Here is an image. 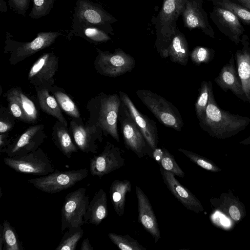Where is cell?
<instances>
[{
	"label": "cell",
	"mask_w": 250,
	"mask_h": 250,
	"mask_svg": "<svg viewBox=\"0 0 250 250\" xmlns=\"http://www.w3.org/2000/svg\"><path fill=\"white\" fill-rule=\"evenodd\" d=\"M208 83V102L204 118L199 121L201 128L210 136L224 139L236 135L250 124V118L233 114L217 104L212 82Z\"/></svg>",
	"instance_id": "6da1fadb"
},
{
	"label": "cell",
	"mask_w": 250,
	"mask_h": 250,
	"mask_svg": "<svg viewBox=\"0 0 250 250\" xmlns=\"http://www.w3.org/2000/svg\"><path fill=\"white\" fill-rule=\"evenodd\" d=\"M183 0H164L161 9L153 20L156 33L155 46L162 58H167V49L177 28L176 23L181 15Z\"/></svg>",
	"instance_id": "7a4b0ae2"
},
{
	"label": "cell",
	"mask_w": 250,
	"mask_h": 250,
	"mask_svg": "<svg viewBox=\"0 0 250 250\" xmlns=\"http://www.w3.org/2000/svg\"><path fill=\"white\" fill-rule=\"evenodd\" d=\"M117 21L101 4L89 0H77L74 10L72 28L92 26L113 35L111 24Z\"/></svg>",
	"instance_id": "3957f363"
},
{
	"label": "cell",
	"mask_w": 250,
	"mask_h": 250,
	"mask_svg": "<svg viewBox=\"0 0 250 250\" xmlns=\"http://www.w3.org/2000/svg\"><path fill=\"white\" fill-rule=\"evenodd\" d=\"M136 94L161 124L176 131L181 130L183 119L178 108L171 103L148 90L138 89Z\"/></svg>",
	"instance_id": "277c9868"
},
{
	"label": "cell",
	"mask_w": 250,
	"mask_h": 250,
	"mask_svg": "<svg viewBox=\"0 0 250 250\" xmlns=\"http://www.w3.org/2000/svg\"><path fill=\"white\" fill-rule=\"evenodd\" d=\"M86 189L80 188L68 193L61 209V231L71 228L81 227L89 204Z\"/></svg>",
	"instance_id": "5b68a950"
},
{
	"label": "cell",
	"mask_w": 250,
	"mask_h": 250,
	"mask_svg": "<svg viewBox=\"0 0 250 250\" xmlns=\"http://www.w3.org/2000/svg\"><path fill=\"white\" fill-rule=\"evenodd\" d=\"M88 173L86 168L67 171L56 169L46 175L29 179L27 182L44 192L55 193L72 187L86 177Z\"/></svg>",
	"instance_id": "8992f818"
},
{
	"label": "cell",
	"mask_w": 250,
	"mask_h": 250,
	"mask_svg": "<svg viewBox=\"0 0 250 250\" xmlns=\"http://www.w3.org/2000/svg\"><path fill=\"white\" fill-rule=\"evenodd\" d=\"M4 164L17 172L44 176L56 170L50 159L40 148L29 153L3 159Z\"/></svg>",
	"instance_id": "52a82bcc"
},
{
	"label": "cell",
	"mask_w": 250,
	"mask_h": 250,
	"mask_svg": "<svg viewBox=\"0 0 250 250\" xmlns=\"http://www.w3.org/2000/svg\"><path fill=\"white\" fill-rule=\"evenodd\" d=\"M62 35L59 31H42L38 32L36 37L32 41L21 42L13 40L12 36L7 32L5 49L12 52V61L17 62L49 47Z\"/></svg>",
	"instance_id": "ba28073f"
},
{
	"label": "cell",
	"mask_w": 250,
	"mask_h": 250,
	"mask_svg": "<svg viewBox=\"0 0 250 250\" xmlns=\"http://www.w3.org/2000/svg\"><path fill=\"white\" fill-rule=\"evenodd\" d=\"M98 55L96 59V67L98 72L104 76L115 78L131 72L135 66L136 62L130 55L121 49L115 50L113 53L97 49Z\"/></svg>",
	"instance_id": "9c48e42d"
},
{
	"label": "cell",
	"mask_w": 250,
	"mask_h": 250,
	"mask_svg": "<svg viewBox=\"0 0 250 250\" xmlns=\"http://www.w3.org/2000/svg\"><path fill=\"white\" fill-rule=\"evenodd\" d=\"M118 121L120 123L121 132L125 147L132 150L139 158L148 154L149 146L122 101Z\"/></svg>",
	"instance_id": "30bf717a"
},
{
	"label": "cell",
	"mask_w": 250,
	"mask_h": 250,
	"mask_svg": "<svg viewBox=\"0 0 250 250\" xmlns=\"http://www.w3.org/2000/svg\"><path fill=\"white\" fill-rule=\"evenodd\" d=\"M121 104L118 94H103L100 98L97 119V124L104 135H110L118 142H120L117 122Z\"/></svg>",
	"instance_id": "8fae6325"
},
{
	"label": "cell",
	"mask_w": 250,
	"mask_h": 250,
	"mask_svg": "<svg viewBox=\"0 0 250 250\" xmlns=\"http://www.w3.org/2000/svg\"><path fill=\"white\" fill-rule=\"evenodd\" d=\"M125 165L120 148L106 142L103 151L94 155L90 160V172L100 178L121 168Z\"/></svg>",
	"instance_id": "7c38bea8"
},
{
	"label": "cell",
	"mask_w": 250,
	"mask_h": 250,
	"mask_svg": "<svg viewBox=\"0 0 250 250\" xmlns=\"http://www.w3.org/2000/svg\"><path fill=\"white\" fill-rule=\"evenodd\" d=\"M203 0H183L181 15L184 25L190 30L198 29L205 35L214 39L215 33L203 7Z\"/></svg>",
	"instance_id": "4fadbf2b"
},
{
	"label": "cell",
	"mask_w": 250,
	"mask_h": 250,
	"mask_svg": "<svg viewBox=\"0 0 250 250\" xmlns=\"http://www.w3.org/2000/svg\"><path fill=\"white\" fill-rule=\"evenodd\" d=\"M210 18L217 28L236 45L241 42L244 28L238 17L230 11L216 5L209 12Z\"/></svg>",
	"instance_id": "5bb4252c"
},
{
	"label": "cell",
	"mask_w": 250,
	"mask_h": 250,
	"mask_svg": "<svg viewBox=\"0 0 250 250\" xmlns=\"http://www.w3.org/2000/svg\"><path fill=\"white\" fill-rule=\"evenodd\" d=\"M119 96L142 132L148 145L152 151L154 150L157 147L158 144V134L156 122L141 113L125 93L120 91Z\"/></svg>",
	"instance_id": "9a60e30c"
},
{
	"label": "cell",
	"mask_w": 250,
	"mask_h": 250,
	"mask_svg": "<svg viewBox=\"0 0 250 250\" xmlns=\"http://www.w3.org/2000/svg\"><path fill=\"white\" fill-rule=\"evenodd\" d=\"M160 167L164 183L172 195L188 210L199 213L204 208L199 200L175 178V175Z\"/></svg>",
	"instance_id": "2e32d148"
},
{
	"label": "cell",
	"mask_w": 250,
	"mask_h": 250,
	"mask_svg": "<svg viewBox=\"0 0 250 250\" xmlns=\"http://www.w3.org/2000/svg\"><path fill=\"white\" fill-rule=\"evenodd\" d=\"M138 200V222L153 237L156 243L161 238V233L156 217L150 201L141 188L136 187Z\"/></svg>",
	"instance_id": "e0dca14e"
},
{
	"label": "cell",
	"mask_w": 250,
	"mask_h": 250,
	"mask_svg": "<svg viewBox=\"0 0 250 250\" xmlns=\"http://www.w3.org/2000/svg\"><path fill=\"white\" fill-rule=\"evenodd\" d=\"M214 81L224 91L230 90L240 99L245 102H248L236 71L233 55H231L229 62L223 66L219 74L215 78Z\"/></svg>",
	"instance_id": "ac0fdd59"
},
{
	"label": "cell",
	"mask_w": 250,
	"mask_h": 250,
	"mask_svg": "<svg viewBox=\"0 0 250 250\" xmlns=\"http://www.w3.org/2000/svg\"><path fill=\"white\" fill-rule=\"evenodd\" d=\"M41 125H34L29 128L19 138L11 145H9L1 153H5L8 157L21 156L37 150L42 141L38 137L37 133Z\"/></svg>",
	"instance_id": "d6986e66"
},
{
	"label": "cell",
	"mask_w": 250,
	"mask_h": 250,
	"mask_svg": "<svg viewBox=\"0 0 250 250\" xmlns=\"http://www.w3.org/2000/svg\"><path fill=\"white\" fill-rule=\"evenodd\" d=\"M58 64V58L53 52L42 55L31 67L28 79L39 83L51 82L57 71Z\"/></svg>",
	"instance_id": "ffe728a7"
},
{
	"label": "cell",
	"mask_w": 250,
	"mask_h": 250,
	"mask_svg": "<svg viewBox=\"0 0 250 250\" xmlns=\"http://www.w3.org/2000/svg\"><path fill=\"white\" fill-rule=\"evenodd\" d=\"M70 125L75 142L78 148L85 153H96L98 145L96 141L102 142V129L90 130L78 125L75 121H71Z\"/></svg>",
	"instance_id": "44dd1931"
},
{
	"label": "cell",
	"mask_w": 250,
	"mask_h": 250,
	"mask_svg": "<svg viewBox=\"0 0 250 250\" xmlns=\"http://www.w3.org/2000/svg\"><path fill=\"white\" fill-rule=\"evenodd\" d=\"M241 42L243 47L236 52L234 58L243 91L250 104V44L246 35H243Z\"/></svg>",
	"instance_id": "7402d4cb"
},
{
	"label": "cell",
	"mask_w": 250,
	"mask_h": 250,
	"mask_svg": "<svg viewBox=\"0 0 250 250\" xmlns=\"http://www.w3.org/2000/svg\"><path fill=\"white\" fill-rule=\"evenodd\" d=\"M108 215L107 196L103 189L96 192L84 217L85 223H89L96 226L99 225Z\"/></svg>",
	"instance_id": "603a6c76"
},
{
	"label": "cell",
	"mask_w": 250,
	"mask_h": 250,
	"mask_svg": "<svg viewBox=\"0 0 250 250\" xmlns=\"http://www.w3.org/2000/svg\"><path fill=\"white\" fill-rule=\"evenodd\" d=\"M167 57L171 62L187 65L189 56V47L185 36L177 28L167 49Z\"/></svg>",
	"instance_id": "cb8c5ba5"
},
{
	"label": "cell",
	"mask_w": 250,
	"mask_h": 250,
	"mask_svg": "<svg viewBox=\"0 0 250 250\" xmlns=\"http://www.w3.org/2000/svg\"><path fill=\"white\" fill-rule=\"evenodd\" d=\"M132 185L127 179L115 180L112 182L109 188L110 199L116 213L120 216L124 214L125 196L130 192Z\"/></svg>",
	"instance_id": "d4e9b609"
},
{
	"label": "cell",
	"mask_w": 250,
	"mask_h": 250,
	"mask_svg": "<svg viewBox=\"0 0 250 250\" xmlns=\"http://www.w3.org/2000/svg\"><path fill=\"white\" fill-rule=\"evenodd\" d=\"M153 158L165 170L172 173L175 176L183 178L185 173L176 162L174 156L164 147H157L152 150Z\"/></svg>",
	"instance_id": "484cf974"
},
{
	"label": "cell",
	"mask_w": 250,
	"mask_h": 250,
	"mask_svg": "<svg viewBox=\"0 0 250 250\" xmlns=\"http://www.w3.org/2000/svg\"><path fill=\"white\" fill-rule=\"evenodd\" d=\"M37 95L42 109L57 118L65 126H67V121L61 112L57 100L49 94L48 90L46 89H41L37 92Z\"/></svg>",
	"instance_id": "4316f807"
},
{
	"label": "cell",
	"mask_w": 250,
	"mask_h": 250,
	"mask_svg": "<svg viewBox=\"0 0 250 250\" xmlns=\"http://www.w3.org/2000/svg\"><path fill=\"white\" fill-rule=\"evenodd\" d=\"M82 37L93 43H101L111 40V38L104 31L95 27L83 26L72 28L67 35V38L71 39L73 36Z\"/></svg>",
	"instance_id": "83f0119b"
},
{
	"label": "cell",
	"mask_w": 250,
	"mask_h": 250,
	"mask_svg": "<svg viewBox=\"0 0 250 250\" xmlns=\"http://www.w3.org/2000/svg\"><path fill=\"white\" fill-rule=\"evenodd\" d=\"M53 139L55 144L67 158L70 159L72 153L78 151L77 147L72 142L65 127H60L56 129L53 135Z\"/></svg>",
	"instance_id": "f1b7e54d"
},
{
	"label": "cell",
	"mask_w": 250,
	"mask_h": 250,
	"mask_svg": "<svg viewBox=\"0 0 250 250\" xmlns=\"http://www.w3.org/2000/svg\"><path fill=\"white\" fill-rule=\"evenodd\" d=\"M2 225L3 236V250H23L21 242L17 232L7 219H5Z\"/></svg>",
	"instance_id": "f546056e"
},
{
	"label": "cell",
	"mask_w": 250,
	"mask_h": 250,
	"mask_svg": "<svg viewBox=\"0 0 250 250\" xmlns=\"http://www.w3.org/2000/svg\"><path fill=\"white\" fill-rule=\"evenodd\" d=\"M213 5L228 9L234 13L244 24L250 25V10L231 0H208Z\"/></svg>",
	"instance_id": "4dcf8cb0"
},
{
	"label": "cell",
	"mask_w": 250,
	"mask_h": 250,
	"mask_svg": "<svg viewBox=\"0 0 250 250\" xmlns=\"http://www.w3.org/2000/svg\"><path fill=\"white\" fill-rule=\"evenodd\" d=\"M83 234V230L81 227L68 229L64 233L55 250H75Z\"/></svg>",
	"instance_id": "1f68e13d"
},
{
	"label": "cell",
	"mask_w": 250,
	"mask_h": 250,
	"mask_svg": "<svg viewBox=\"0 0 250 250\" xmlns=\"http://www.w3.org/2000/svg\"><path fill=\"white\" fill-rule=\"evenodd\" d=\"M10 93L20 103L25 116V120L32 122L37 118V111L33 102L21 91L12 90Z\"/></svg>",
	"instance_id": "d6a6232c"
},
{
	"label": "cell",
	"mask_w": 250,
	"mask_h": 250,
	"mask_svg": "<svg viewBox=\"0 0 250 250\" xmlns=\"http://www.w3.org/2000/svg\"><path fill=\"white\" fill-rule=\"evenodd\" d=\"M108 236L112 242L121 250H146V248L128 234L123 235L110 232Z\"/></svg>",
	"instance_id": "836d02e7"
},
{
	"label": "cell",
	"mask_w": 250,
	"mask_h": 250,
	"mask_svg": "<svg viewBox=\"0 0 250 250\" xmlns=\"http://www.w3.org/2000/svg\"><path fill=\"white\" fill-rule=\"evenodd\" d=\"M199 92V96L195 103V109L197 117L200 121L205 115L208 102V82L205 81L202 82Z\"/></svg>",
	"instance_id": "e575fe53"
},
{
	"label": "cell",
	"mask_w": 250,
	"mask_h": 250,
	"mask_svg": "<svg viewBox=\"0 0 250 250\" xmlns=\"http://www.w3.org/2000/svg\"><path fill=\"white\" fill-rule=\"evenodd\" d=\"M178 150L185 155L191 162L204 169L214 172L220 171L221 170L211 160L202 156L181 148H178Z\"/></svg>",
	"instance_id": "d590c367"
},
{
	"label": "cell",
	"mask_w": 250,
	"mask_h": 250,
	"mask_svg": "<svg viewBox=\"0 0 250 250\" xmlns=\"http://www.w3.org/2000/svg\"><path fill=\"white\" fill-rule=\"evenodd\" d=\"M56 0H33V6L29 17L38 19L47 15L53 7Z\"/></svg>",
	"instance_id": "8d00e7d4"
},
{
	"label": "cell",
	"mask_w": 250,
	"mask_h": 250,
	"mask_svg": "<svg viewBox=\"0 0 250 250\" xmlns=\"http://www.w3.org/2000/svg\"><path fill=\"white\" fill-rule=\"evenodd\" d=\"M213 49L203 46H196L190 52L191 61L196 65L202 63H208L214 57Z\"/></svg>",
	"instance_id": "74e56055"
},
{
	"label": "cell",
	"mask_w": 250,
	"mask_h": 250,
	"mask_svg": "<svg viewBox=\"0 0 250 250\" xmlns=\"http://www.w3.org/2000/svg\"><path fill=\"white\" fill-rule=\"evenodd\" d=\"M56 99L60 107L69 115L78 119L80 113L75 103L68 96L61 91L55 93Z\"/></svg>",
	"instance_id": "f35d334b"
},
{
	"label": "cell",
	"mask_w": 250,
	"mask_h": 250,
	"mask_svg": "<svg viewBox=\"0 0 250 250\" xmlns=\"http://www.w3.org/2000/svg\"><path fill=\"white\" fill-rule=\"evenodd\" d=\"M8 4L17 13L25 16L31 0H7Z\"/></svg>",
	"instance_id": "ab89813d"
},
{
	"label": "cell",
	"mask_w": 250,
	"mask_h": 250,
	"mask_svg": "<svg viewBox=\"0 0 250 250\" xmlns=\"http://www.w3.org/2000/svg\"><path fill=\"white\" fill-rule=\"evenodd\" d=\"M7 99L10 104V108L13 116L16 118L25 120L24 113L19 101L9 93Z\"/></svg>",
	"instance_id": "60d3db41"
},
{
	"label": "cell",
	"mask_w": 250,
	"mask_h": 250,
	"mask_svg": "<svg viewBox=\"0 0 250 250\" xmlns=\"http://www.w3.org/2000/svg\"><path fill=\"white\" fill-rule=\"evenodd\" d=\"M229 212L230 217L234 221H239L241 217V214L239 208L235 205L230 206L229 208Z\"/></svg>",
	"instance_id": "b9f144b4"
},
{
	"label": "cell",
	"mask_w": 250,
	"mask_h": 250,
	"mask_svg": "<svg viewBox=\"0 0 250 250\" xmlns=\"http://www.w3.org/2000/svg\"><path fill=\"white\" fill-rule=\"evenodd\" d=\"M94 248L90 243L87 238L84 239L81 244L80 250H93Z\"/></svg>",
	"instance_id": "7bdbcfd3"
},
{
	"label": "cell",
	"mask_w": 250,
	"mask_h": 250,
	"mask_svg": "<svg viewBox=\"0 0 250 250\" xmlns=\"http://www.w3.org/2000/svg\"><path fill=\"white\" fill-rule=\"evenodd\" d=\"M11 125L2 120L0 122V132L1 134L7 131L11 128Z\"/></svg>",
	"instance_id": "ee69618b"
},
{
	"label": "cell",
	"mask_w": 250,
	"mask_h": 250,
	"mask_svg": "<svg viewBox=\"0 0 250 250\" xmlns=\"http://www.w3.org/2000/svg\"><path fill=\"white\" fill-rule=\"evenodd\" d=\"M232 1L250 10V0H232Z\"/></svg>",
	"instance_id": "f6af8a7d"
},
{
	"label": "cell",
	"mask_w": 250,
	"mask_h": 250,
	"mask_svg": "<svg viewBox=\"0 0 250 250\" xmlns=\"http://www.w3.org/2000/svg\"><path fill=\"white\" fill-rule=\"evenodd\" d=\"M0 11L1 13L7 11V6L4 0H0Z\"/></svg>",
	"instance_id": "bcb514c9"
},
{
	"label": "cell",
	"mask_w": 250,
	"mask_h": 250,
	"mask_svg": "<svg viewBox=\"0 0 250 250\" xmlns=\"http://www.w3.org/2000/svg\"><path fill=\"white\" fill-rule=\"evenodd\" d=\"M3 236L2 232V224L0 225V250H3Z\"/></svg>",
	"instance_id": "7dc6e473"
},
{
	"label": "cell",
	"mask_w": 250,
	"mask_h": 250,
	"mask_svg": "<svg viewBox=\"0 0 250 250\" xmlns=\"http://www.w3.org/2000/svg\"><path fill=\"white\" fill-rule=\"evenodd\" d=\"M240 143L244 145L250 144V136L240 142Z\"/></svg>",
	"instance_id": "c3c4849f"
},
{
	"label": "cell",
	"mask_w": 250,
	"mask_h": 250,
	"mask_svg": "<svg viewBox=\"0 0 250 250\" xmlns=\"http://www.w3.org/2000/svg\"><path fill=\"white\" fill-rule=\"evenodd\" d=\"M176 2H181L183 0H172Z\"/></svg>",
	"instance_id": "681fc988"
}]
</instances>
